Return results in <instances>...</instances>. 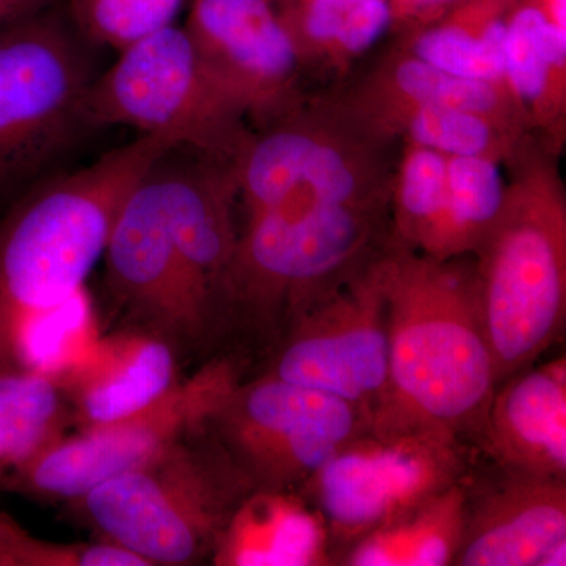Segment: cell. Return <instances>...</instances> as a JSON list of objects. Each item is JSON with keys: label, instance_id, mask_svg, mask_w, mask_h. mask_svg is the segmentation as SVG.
<instances>
[{"label": "cell", "instance_id": "18", "mask_svg": "<svg viewBox=\"0 0 566 566\" xmlns=\"http://www.w3.org/2000/svg\"><path fill=\"white\" fill-rule=\"evenodd\" d=\"M337 93L379 133L446 156H476L506 166L534 136L476 112L408 102L356 84Z\"/></svg>", "mask_w": 566, "mask_h": 566}, {"label": "cell", "instance_id": "3", "mask_svg": "<svg viewBox=\"0 0 566 566\" xmlns=\"http://www.w3.org/2000/svg\"><path fill=\"white\" fill-rule=\"evenodd\" d=\"M387 326V386L370 424L431 428L475 446L497 378L472 255L434 260L390 244Z\"/></svg>", "mask_w": 566, "mask_h": 566}, {"label": "cell", "instance_id": "6", "mask_svg": "<svg viewBox=\"0 0 566 566\" xmlns=\"http://www.w3.org/2000/svg\"><path fill=\"white\" fill-rule=\"evenodd\" d=\"M252 490L208 428L74 502L106 542L148 566L193 565L210 560L223 526Z\"/></svg>", "mask_w": 566, "mask_h": 566}, {"label": "cell", "instance_id": "22", "mask_svg": "<svg viewBox=\"0 0 566 566\" xmlns=\"http://www.w3.org/2000/svg\"><path fill=\"white\" fill-rule=\"evenodd\" d=\"M365 91L428 106L453 107L488 115L531 132V125L509 85L455 76L394 44L360 81Z\"/></svg>", "mask_w": 566, "mask_h": 566}, {"label": "cell", "instance_id": "27", "mask_svg": "<svg viewBox=\"0 0 566 566\" xmlns=\"http://www.w3.org/2000/svg\"><path fill=\"white\" fill-rule=\"evenodd\" d=\"M0 566H148L132 551L111 542L59 543L36 538L0 513Z\"/></svg>", "mask_w": 566, "mask_h": 566}, {"label": "cell", "instance_id": "26", "mask_svg": "<svg viewBox=\"0 0 566 566\" xmlns=\"http://www.w3.org/2000/svg\"><path fill=\"white\" fill-rule=\"evenodd\" d=\"M182 6L185 0H71L77 31L117 51L175 24Z\"/></svg>", "mask_w": 566, "mask_h": 566}, {"label": "cell", "instance_id": "11", "mask_svg": "<svg viewBox=\"0 0 566 566\" xmlns=\"http://www.w3.org/2000/svg\"><path fill=\"white\" fill-rule=\"evenodd\" d=\"M370 424V412L268 374L243 381L210 431L256 490H300Z\"/></svg>", "mask_w": 566, "mask_h": 566}, {"label": "cell", "instance_id": "9", "mask_svg": "<svg viewBox=\"0 0 566 566\" xmlns=\"http://www.w3.org/2000/svg\"><path fill=\"white\" fill-rule=\"evenodd\" d=\"M469 468V447L442 431L368 424L300 491L326 521L335 565L346 547L460 482Z\"/></svg>", "mask_w": 566, "mask_h": 566}, {"label": "cell", "instance_id": "4", "mask_svg": "<svg viewBox=\"0 0 566 566\" xmlns=\"http://www.w3.org/2000/svg\"><path fill=\"white\" fill-rule=\"evenodd\" d=\"M538 137L510 167L501 211L472 253L497 385L560 342L566 323V189Z\"/></svg>", "mask_w": 566, "mask_h": 566}, {"label": "cell", "instance_id": "20", "mask_svg": "<svg viewBox=\"0 0 566 566\" xmlns=\"http://www.w3.org/2000/svg\"><path fill=\"white\" fill-rule=\"evenodd\" d=\"M515 3L458 0L438 20L400 31L395 44L455 76L506 84V18Z\"/></svg>", "mask_w": 566, "mask_h": 566}, {"label": "cell", "instance_id": "12", "mask_svg": "<svg viewBox=\"0 0 566 566\" xmlns=\"http://www.w3.org/2000/svg\"><path fill=\"white\" fill-rule=\"evenodd\" d=\"M389 249L283 331L268 375L334 395L371 415L389 371Z\"/></svg>", "mask_w": 566, "mask_h": 566}, {"label": "cell", "instance_id": "13", "mask_svg": "<svg viewBox=\"0 0 566 566\" xmlns=\"http://www.w3.org/2000/svg\"><path fill=\"white\" fill-rule=\"evenodd\" d=\"M188 32L200 62L252 129L307 98L304 69L273 0H193Z\"/></svg>", "mask_w": 566, "mask_h": 566}, {"label": "cell", "instance_id": "31", "mask_svg": "<svg viewBox=\"0 0 566 566\" xmlns=\"http://www.w3.org/2000/svg\"><path fill=\"white\" fill-rule=\"evenodd\" d=\"M44 0H0V24L41 10Z\"/></svg>", "mask_w": 566, "mask_h": 566}, {"label": "cell", "instance_id": "10", "mask_svg": "<svg viewBox=\"0 0 566 566\" xmlns=\"http://www.w3.org/2000/svg\"><path fill=\"white\" fill-rule=\"evenodd\" d=\"M243 371L237 356L211 360L136 415L63 436L2 483L41 501H77L112 476L150 463L181 439L208 430L212 416L244 381Z\"/></svg>", "mask_w": 566, "mask_h": 566}, {"label": "cell", "instance_id": "19", "mask_svg": "<svg viewBox=\"0 0 566 566\" xmlns=\"http://www.w3.org/2000/svg\"><path fill=\"white\" fill-rule=\"evenodd\" d=\"M505 81L532 133L560 155L566 142V31L527 0L506 18Z\"/></svg>", "mask_w": 566, "mask_h": 566}, {"label": "cell", "instance_id": "16", "mask_svg": "<svg viewBox=\"0 0 566 566\" xmlns=\"http://www.w3.org/2000/svg\"><path fill=\"white\" fill-rule=\"evenodd\" d=\"M491 463L566 480V359L531 365L495 387L475 444Z\"/></svg>", "mask_w": 566, "mask_h": 566}, {"label": "cell", "instance_id": "28", "mask_svg": "<svg viewBox=\"0 0 566 566\" xmlns=\"http://www.w3.org/2000/svg\"><path fill=\"white\" fill-rule=\"evenodd\" d=\"M360 0H285L279 17L303 69H322L326 52Z\"/></svg>", "mask_w": 566, "mask_h": 566}, {"label": "cell", "instance_id": "1", "mask_svg": "<svg viewBox=\"0 0 566 566\" xmlns=\"http://www.w3.org/2000/svg\"><path fill=\"white\" fill-rule=\"evenodd\" d=\"M237 205L233 164L185 147L129 193L104 252L106 283L145 331L203 344L233 324Z\"/></svg>", "mask_w": 566, "mask_h": 566}, {"label": "cell", "instance_id": "8", "mask_svg": "<svg viewBox=\"0 0 566 566\" xmlns=\"http://www.w3.org/2000/svg\"><path fill=\"white\" fill-rule=\"evenodd\" d=\"M118 52L87 93L91 126H129L234 163L253 129L211 80L182 25H167Z\"/></svg>", "mask_w": 566, "mask_h": 566}, {"label": "cell", "instance_id": "15", "mask_svg": "<svg viewBox=\"0 0 566 566\" xmlns=\"http://www.w3.org/2000/svg\"><path fill=\"white\" fill-rule=\"evenodd\" d=\"M55 376L81 430L136 415L178 385L172 345L145 329L92 342Z\"/></svg>", "mask_w": 566, "mask_h": 566}, {"label": "cell", "instance_id": "14", "mask_svg": "<svg viewBox=\"0 0 566 566\" xmlns=\"http://www.w3.org/2000/svg\"><path fill=\"white\" fill-rule=\"evenodd\" d=\"M463 535L452 566H538L566 539V480L488 461L463 479Z\"/></svg>", "mask_w": 566, "mask_h": 566}, {"label": "cell", "instance_id": "30", "mask_svg": "<svg viewBox=\"0 0 566 566\" xmlns=\"http://www.w3.org/2000/svg\"><path fill=\"white\" fill-rule=\"evenodd\" d=\"M392 13V28L400 31L438 20L458 0H387Z\"/></svg>", "mask_w": 566, "mask_h": 566}, {"label": "cell", "instance_id": "23", "mask_svg": "<svg viewBox=\"0 0 566 566\" xmlns=\"http://www.w3.org/2000/svg\"><path fill=\"white\" fill-rule=\"evenodd\" d=\"M73 419L69 398L50 371H0V485L21 464L63 438Z\"/></svg>", "mask_w": 566, "mask_h": 566}, {"label": "cell", "instance_id": "21", "mask_svg": "<svg viewBox=\"0 0 566 566\" xmlns=\"http://www.w3.org/2000/svg\"><path fill=\"white\" fill-rule=\"evenodd\" d=\"M463 479L368 532L335 565L452 566L463 535Z\"/></svg>", "mask_w": 566, "mask_h": 566}, {"label": "cell", "instance_id": "7", "mask_svg": "<svg viewBox=\"0 0 566 566\" xmlns=\"http://www.w3.org/2000/svg\"><path fill=\"white\" fill-rule=\"evenodd\" d=\"M95 73L73 32L52 14L0 24V205L52 177L82 129Z\"/></svg>", "mask_w": 566, "mask_h": 566}, {"label": "cell", "instance_id": "33", "mask_svg": "<svg viewBox=\"0 0 566 566\" xmlns=\"http://www.w3.org/2000/svg\"><path fill=\"white\" fill-rule=\"evenodd\" d=\"M273 2L277 3V6H279V3L285 2V0H273Z\"/></svg>", "mask_w": 566, "mask_h": 566}, {"label": "cell", "instance_id": "17", "mask_svg": "<svg viewBox=\"0 0 566 566\" xmlns=\"http://www.w3.org/2000/svg\"><path fill=\"white\" fill-rule=\"evenodd\" d=\"M216 566H329L326 521L300 490H256L233 510L212 549Z\"/></svg>", "mask_w": 566, "mask_h": 566}, {"label": "cell", "instance_id": "25", "mask_svg": "<svg viewBox=\"0 0 566 566\" xmlns=\"http://www.w3.org/2000/svg\"><path fill=\"white\" fill-rule=\"evenodd\" d=\"M505 197L501 164L449 156L447 203L434 260L472 255L493 226Z\"/></svg>", "mask_w": 566, "mask_h": 566}, {"label": "cell", "instance_id": "32", "mask_svg": "<svg viewBox=\"0 0 566 566\" xmlns=\"http://www.w3.org/2000/svg\"><path fill=\"white\" fill-rule=\"evenodd\" d=\"M532 6L542 11L551 24L566 31V0H527Z\"/></svg>", "mask_w": 566, "mask_h": 566}, {"label": "cell", "instance_id": "2", "mask_svg": "<svg viewBox=\"0 0 566 566\" xmlns=\"http://www.w3.org/2000/svg\"><path fill=\"white\" fill-rule=\"evenodd\" d=\"M170 148L161 136L139 134L7 203L0 219V371L32 368L40 333L84 293L123 203Z\"/></svg>", "mask_w": 566, "mask_h": 566}, {"label": "cell", "instance_id": "29", "mask_svg": "<svg viewBox=\"0 0 566 566\" xmlns=\"http://www.w3.org/2000/svg\"><path fill=\"white\" fill-rule=\"evenodd\" d=\"M390 28L392 13L387 0H360L327 50L322 69L342 76Z\"/></svg>", "mask_w": 566, "mask_h": 566}, {"label": "cell", "instance_id": "5", "mask_svg": "<svg viewBox=\"0 0 566 566\" xmlns=\"http://www.w3.org/2000/svg\"><path fill=\"white\" fill-rule=\"evenodd\" d=\"M243 211L229 281L233 322L273 344L392 244L390 199L283 196Z\"/></svg>", "mask_w": 566, "mask_h": 566}, {"label": "cell", "instance_id": "24", "mask_svg": "<svg viewBox=\"0 0 566 566\" xmlns=\"http://www.w3.org/2000/svg\"><path fill=\"white\" fill-rule=\"evenodd\" d=\"M449 156L403 144L395 167L390 237L398 248L433 259L447 203Z\"/></svg>", "mask_w": 566, "mask_h": 566}]
</instances>
